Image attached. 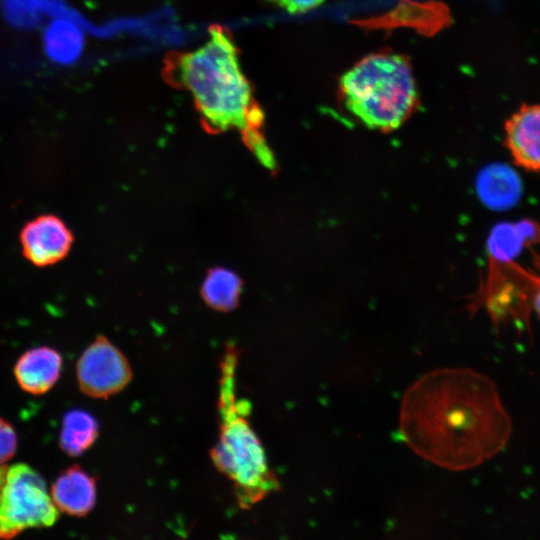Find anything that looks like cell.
<instances>
[{
	"mask_svg": "<svg viewBox=\"0 0 540 540\" xmlns=\"http://www.w3.org/2000/svg\"><path fill=\"white\" fill-rule=\"evenodd\" d=\"M511 428L495 384L471 369L430 372L410 386L401 403L407 445L450 470L473 468L496 455Z\"/></svg>",
	"mask_w": 540,
	"mask_h": 540,
	"instance_id": "6da1fadb",
	"label": "cell"
},
{
	"mask_svg": "<svg viewBox=\"0 0 540 540\" xmlns=\"http://www.w3.org/2000/svg\"><path fill=\"white\" fill-rule=\"evenodd\" d=\"M209 35L200 48L168 57V81L191 93L208 132L240 131L258 160L273 169L275 160L262 134L264 113L242 72L233 37L219 25L211 26Z\"/></svg>",
	"mask_w": 540,
	"mask_h": 540,
	"instance_id": "7a4b0ae2",
	"label": "cell"
},
{
	"mask_svg": "<svg viewBox=\"0 0 540 540\" xmlns=\"http://www.w3.org/2000/svg\"><path fill=\"white\" fill-rule=\"evenodd\" d=\"M239 351L227 347L220 362L219 438L210 451L216 469L230 480L241 508H251L279 489L260 439L249 420L250 404L236 397Z\"/></svg>",
	"mask_w": 540,
	"mask_h": 540,
	"instance_id": "3957f363",
	"label": "cell"
},
{
	"mask_svg": "<svg viewBox=\"0 0 540 540\" xmlns=\"http://www.w3.org/2000/svg\"><path fill=\"white\" fill-rule=\"evenodd\" d=\"M345 107L364 125L380 131L398 128L416 110L418 92L406 57L371 54L340 79Z\"/></svg>",
	"mask_w": 540,
	"mask_h": 540,
	"instance_id": "277c9868",
	"label": "cell"
},
{
	"mask_svg": "<svg viewBox=\"0 0 540 540\" xmlns=\"http://www.w3.org/2000/svg\"><path fill=\"white\" fill-rule=\"evenodd\" d=\"M60 515L43 477L26 464L9 466L0 489V539H10L29 528L54 525Z\"/></svg>",
	"mask_w": 540,
	"mask_h": 540,
	"instance_id": "5b68a950",
	"label": "cell"
},
{
	"mask_svg": "<svg viewBox=\"0 0 540 540\" xmlns=\"http://www.w3.org/2000/svg\"><path fill=\"white\" fill-rule=\"evenodd\" d=\"M80 390L96 399L121 392L132 380L131 365L107 337L100 335L82 352L76 364Z\"/></svg>",
	"mask_w": 540,
	"mask_h": 540,
	"instance_id": "8992f818",
	"label": "cell"
},
{
	"mask_svg": "<svg viewBox=\"0 0 540 540\" xmlns=\"http://www.w3.org/2000/svg\"><path fill=\"white\" fill-rule=\"evenodd\" d=\"M19 241L23 257L33 266L44 268L68 256L74 235L59 216L42 214L25 223Z\"/></svg>",
	"mask_w": 540,
	"mask_h": 540,
	"instance_id": "52a82bcc",
	"label": "cell"
},
{
	"mask_svg": "<svg viewBox=\"0 0 540 540\" xmlns=\"http://www.w3.org/2000/svg\"><path fill=\"white\" fill-rule=\"evenodd\" d=\"M505 145L516 165L540 171V104H523L505 123Z\"/></svg>",
	"mask_w": 540,
	"mask_h": 540,
	"instance_id": "ba28073f",
	"label": "cell"
},
{
	"mask_svg": "<svg viewBox=\"0 0 540 540\" xmlns=\"http://www.w3.org/2000/svg\"><path fill=\"white\" fill-rule=\"evenodd\" d=\"M61 354L52 347L41 346L27 350L14 366L18 386L32 395L47 393L58 381L62 369Z\"/></svg>",
	"mask_w": 540,
	"mask_h": 540,
	"instance_id": "9c48e42d",
	"label": "cell"
},
{
	"mask_svg": "<svg viewBox=\"0 0 540 540\" xmlns=\"http://www.w3.org/2000/svg\"><path fill=\"white\" fill-rule=\"evenodd\" d=\"M50 496L57 509L69 516L84 517L97 499L96 479L81 466L64 470L51 486Z\"/></svg>",
	"mask_w": 540,
	"mask_h": 540,
	"instance_id": "30bf717a",
	"label": "cell"
},
{
	"mask_svg": "<svg viewBox=\"0 0 540 540\" xmlns=\"http://www.w3.org/2000/svg\"><path fill=\"white\" fill-rule=\"evenodd\" d=\"M475 187L480 201L494 211L513 208L520 201L523 192L518 173L503 163L484 166L476 176Z\"/></svg>",
	"mask_w": 540,
	"mask_h": 540,
	"instance_id": "8fae6325",
	"label": "cell"
},
{
	"mask_svg": "<svg viewBox=\"0 0 540 540\" xmlns=\"http://www.w3.org/2000/svg\"><path fill=\"white\" fill-rule=\"evenodd\" d=\"M540 242V224L533 219L501 222L490 231L487 247L489 263L513 262L524 248Z\"/></svg>",
	"mask_w": 540,
	"mask_h": 540,
	"instance_id": "7c38bea8",
	"label": "cell"
},
{
	"mask_svg": "<svg viewBox=\"0 0 540 540\" xmlns=\"http://www.w3.org/2000/svg\"><path fill=\"white\" fill-rule=\"evenodd\" d=\"M242 280L233 271L215 267L208 271L202 286L201 297L212 309L229 312L239 304Z\"/></svg>",
	"mask_w": 540,
	"mask_h": 540,
	"instance_id": "4fadbf2b",
	"label": "cell"
},
{
	"mask_svg": "<svg viewBox=\"0 0 540 540\" xmlns=\"http://www.w3.org/2000/svg\"><path fill=\"white\" fill-rule=\"evenodd\" d=\"M98 436V422L90 413L71 410L64 415L59 446L67 455L77 457L89 450Z\"/></svg>",
	"mask_w": 540,
	"mask_h": 540,
	"instance_id": "5bb4252c",
	"label": "cell"
},
{
	"mask_svg": "<svg viewBox=\"0 0 540 540\" xmlns=\"http://www.w3.org/2000/svg\"><path fill=\"white\" fill-rule=\"evenodd\" d=\"M510 267L522 284L520 292L525 298L529 297L533 308L540 317V277L522 269L513 262L510 263Z\"/></svg>",
	"mask_w": 540,
	"mask_h": 540,
	"instance_id": "9a60e30c",
	"label": "cell"
},
{
	"mask_svg": "<svg viewBox=\"0 0 540 540\" xmlns=\"http://www.w3.org/2000/svg\"><path fill=\"white\" fill-rule=\"evenodd\" d=\"M18 438L12 424L0 417V464H5L16 453Z\"/></svg>",
	"mask_w": 540,
	"mask_h": 540,
	"instance_id": "2e32d148",
	"label": "cell"
},
{
	"mask_svg": "<svg viewBox=\"0 0 540 540\" xmlns=\"http://www.w3.org/2000/svg\"><path fill=\"white\" fill-rule=\"evenodd\" d=\"M290 13H303L321 5L324 0H268Z\"/></svg>",
	"mask_w": 540,
	"mask_h": 540,
	"instance_id": "e0dca14e",
	"label": "cell"
},
{
	"mask_svg": "<svg viewBox=\"0 0 540 540\" xmlns=\"http://www.w3.org/2000/svg\"><path fill=\"white\" fill-rule=\"evenodd\" d=\"M8 469H9V466L5 464H0V489L2 488L6 480Z\"/></svg>",
	"mask_w": 540,
	"mask_h": 540,
	"instance_id": "ac0fdd59",
	"label": "cell"
},
{
	"mask_svg": "<svg viewBox=\"0 0 540 540\" xmlns=\"http://www.w3.org/2000/svg\"><path fill=\"white\" fill-rule=\"evenodd\" d=\"M533 260H534L535 265L540 270V255L533 253Z\"/></svg>",
	"mask_w": 540,
	"mask_h": 540,
	"instance_id": "d6986e66",
	"label": "cell"
}]
</instances>
